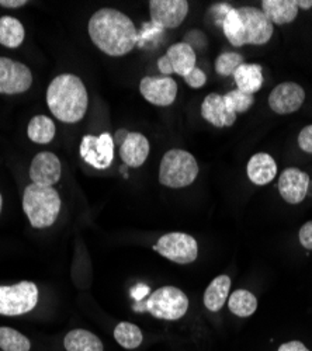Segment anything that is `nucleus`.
<instances>
[{"instance_id": "1", "label": "nucleus", "mask_w": 312, "mask_h": 351, "mask_svg": "<svg viewBox=\"0 0 312 351\" xmlns=\"http://www.w3.org/2000/svg\"><path fill=\"white\" fill-rule=\"evenodd\" d=\"M88 32L93 44L110 56H124L136 44V28L132 20L116 9L97 10L89 20Z\"/></svg>"}, {"instance_id": "2", "label": "nucleus", "mask_w": 312, "mask_h": 351, "mask_svg": "<svg viewBox=\"0 0 312 351\" xmlns=\"http://www.w3.org/2000/svg\"><path fill=\"white\" fill-rule=\"evenodd\" d=\"M48 108L56 120L67 124L79 123L88 111L89 96L80 77L64 73L56 76L47 90Z\"/></svg>"}, {"instance_id": "3", "label": "nucleus", "mask_w": 312, "mask_h": 351, "mask_svg": "<svg viewBox=\"0 0 312 351\" xmlns=\"http://www.w3.org/2000/svg\"><path fill=\"white\" fill-rule=\"evenodd\" d=\"M221 27L230 44L237 48L243 45H265L274 33V25L262 9L253 6L231 8Z\"/></svg>"}, {"instance_id": "4", "label": "nucleus", "mask_w": 312, "mask_h": 351, "mask_svg": "<svg viewBox=\"0 0 312 351\" xmlns=\"http://www.w3.org/2000/svg\"><path fill=\"white\" fill-rule=\"evenodd\" d=\"M23 208L33 228L51 226L61 211V197L53 187L27 186L23 195Z\"/></svg>"}, {"instance_id": "5", "label": "nucleus", "mask_w": 312, "mask_h": 351, "mask_svg": "<svg viewBox=\"0 0 312 351\" xmlns=\"http://www.w3.org/2000/svg\"><path fill=\"white\" fill-rule=\"evenodd\" d=\"M198 170V163L190 152L170 149L160 160L159 183L169 189H183L194 183Z\"/></svg>"}, {"instance_id": "6", "label": "nucleus", "mask_w": 312, "mask_h": 351, "mask_svg": "<svg viewBox=\"0 0 312 351\" xmlns=\"http://www.w3.org/2000/svg\"><path fill=\"white\" fill-rule=\"evenodd\" d=\"M189 309V298L176 287H162L145 301L134 305L135 312H151L152 316L163 320H178L186 315Z\"/></svg>"}, {"instance_id": "7", "label": "nucleus", "mask_w": 312, "mask_h": 351, "mask_svg": "<svg viewBox=\"0 0 312 351\" xmlns=\"http://www.w3.org/2000/svg\"><path fill=\"white\" fill-rule=\"evenodd\" d=\"M38 302V288L34 282L21 281L0 287V315L19 316L30 312Z\"/></svg>"}, {"instance_id": "8", "label": "nucleus", "mask_w": 312, "mask_h": 351, "mask_svg": "<svg viewBox=\"0 0 312 351\" xmlns=\"http://www.w3.org/2000/svg\"><path fill=\"white\" fill-rule=\"evenodd\" d=\"M154 249L167 260L178 263V265H189L198 256L197 241L180 232L166 233L158 241Z\"/></svg>"}, {"instance_id": "9", "label": "nucleus", "mask_w": 312, "mask_h": 351, "mask_svg": "<svg viewBox=\"0 0 312 351\" xmlns=\"http://www.w3.org/2000/svg\"><path fill=\"white\" fill-rule=\"evenodd\" d=\"M79 154L92 167L99 170L107 169L115 159V141L108 132L99 136L86 135L82 139Z\"/></svg>"}, {"instance_id": "10", "label": "nucleus", "mask_w": 312, "mask_h": 351, "mask_svg": "<svg viewBox=\"0 0 312 351\" xmlns=\"http://www.w3.org/2000/svg\"><path fill=\"white\" fill-rule=\"evenodd\" d=\"M33 84V73L24 64L0 56V95H20Z\"/></svg>"}, {"instance_id": "11", "label": "nucleus", "mask_w": 312, "mask_h": 351, "mask_svg": "<svg viewBox=\"0 0 312 351\" xmlns=\"http://www.w3.org/2000/svg\"><path fill=\"white\" fill-rule=\"evenodd\" d=\"M143 97L154 106L167 107L178 96V83L170 76H145L139 83Z\"/></svg>"}, {"instance_id": "12", "label": "nucleus", "mask_w": 312, "mask_h": 351, "mask_svg": "<svg viewBox=\"0 0 312 351\" xmlns=\"http://www.w3.org/2000/svg\"><path fill=\"white\" fill-rule=\"evenodd\" d=\"M269 107L280 115L298 111L305 101V90L298 83L285 82L277 84L269 95Z\"/></svg>"}, {"instance_id": "13", "label": "nucleus", "mask_w": 312, "mask_h": 351, "mask_svg": "<svg viewBox=\"0 0 312 351\" xmlns=\"http://www.w3.org/2000/svg\"><path fill=\"white\" fill-rule=\"evenodd\" d=\"M148 5L152 23L162 28L179 27L190 9L186 0H151Z\"/></svg>"}, {"instance_id": "14", "label": "nucleus", "mask_w": 312, "mask_h": 351, "mask_svg": "<svg viewBox=\"0 0 312 351\" xmlns=\"http://www.w3.org/2000/svg\"><path fill=\"white\" fill-rule=\"evenodd\" d=\"M311 179L308 173L297 169L289 167L283 170L278 179V193L286 202L300 204L308 195Z\"/></svg>"}, {"instance_id": "15", "label": "nucleus", "mask_w": 312, "mask_h": 351, "mask_svg": "<svg viewBox=\"0 0 312 351\" xmlns=\"http://www.w3.org/2000/svg\"><path fill=\"white\" fill-rule=\"evenodd\" d=\"M62 166L55 154L41 152L38 154L30 166V178L33 184L52 187L61 179Z\"/></svg>"}, {"instance_id": "16", "label": "nucleus", "mask_w": 312, "mask_h": 351, "mask_svg": "<svg viewBox=\"0 0 312 351\" xmlns=\"http://www.w3.org/2000/svg\"><path fill=\"white\" fill-rule=\"evenodd\" d=\"M237 112L226 104L222 95L211 93L202 103V117L217 128L232 127L237 121Z\"/></svg>"}, {"instance_id": "17", "label": "nucleus", "mask_w": 312, "mask_h": 351, "mask_svg": "<svg viewBox=\"0 0 312 351\" xmlns=\"http://www.w3.org/2000/svg\"><path fill=\"white\" fill-rule=\"evenodd\" d=\"M149 156V141L139 132H130L120 146V158L128 167L143 166Z\"/></svg>"}, {"instance_id": "18", "label": "nucleus", "mask_w": 312, "mask_h": 351, "mask_svg": "<svg viewBox=\"0 0 312 351\" xmlns=\"http://www.w3.org/2000/svg\"><path fill=\"white\" fill-rule=\"evenodd\" d=\"M246 173L253 184L266 186L272 183L277 176V163L269 154L261 152L249 159L246 165Z\"/></svg>"}, {"instance_id": "19", "label": "nucleus", "mask_w": 312, "mask_h": 351, "mask_svg": "<svg viewBox=\"0 0 312 351\" xmlns=\"http://www.w3.org/2000/svg\"><path fill=\"white\" fill-rule=\"evenodd\" d=\"M173 73L186 77L195 68V51L186 43L173 44L165 53Z\"/></svg>"}, {"instance_id": "20", "label": "nucleus", "mask_w": 312, "mask_h": 351, "mask_svg": "<svg viewBox=\"0 0 312 351\" xmlns=\"http://www.w3.org/2000/svg\"><path fill=\"white\" fill-rule=\"evenodd\" d=\"M262 12L273 25L290 24L298 16L297 0H263Z\"/></svg>"}, {"instance_id": "21", "label": "nucleus", "mask_w": 312, "mask_h": 351, "mask_svg": "<svg viewBox=\"0 0 312 351\" xmlns=\"http://www.w3.org/2000/svg\"><path fill=\"white\" fill-rule=\"evenodd\" d=\"M237 83V89L253 95L258 93L263 86V69L258 64H242L232 75Z\"/></svg>"}, {"instance_id": "22", "label": "nucleus", "mask_w": 312, "mask_h": 351, "mask_svg": "<svg viewBox=\"0 0 312 351\" xmlns=\"http://www.w3.org/2000/svg\"><path fill=\"white\" fill-rule=\"evenodd\" d=\"M230 288H231V278L228 276H218L214 278L208 288L204 292V305L211 312H218L226 298L230 297Z\"/></svg>"}, {"instance_id": "23", "label": "nucleus", "mask_w": 312, "mask_h": 351, "mask_svg": "<svg viewBox=\"0 0 312 351\" xmlns=\"http://www.w3.org/2000/svg\"><path fill=\"white\" fill-rule=\"evenodd\" d=\"M67 351H103V343L100 339L83 329L71 330L65 337Z\"/></svg>"}, {"instance_id": "24", "label": "nucleus", "mask_w": 312, "mask_h": 351, "mask_svg": "<svg viewBox=\"0 0 312 351\" xmlns=\"http://www.w3.org/2000/svg\"><path fill=\"white\" fill-rule=\"evenodd\" d=\"M24 36V27L20 20L10 16L0 17V44L8 48H19Z\"/></svg>"}, {"instance_id": "25", "label": "nucleus", "mask_w": 312, "mask_h": 351, "mask_svg": "<svg viewBox=\"0 0 312 351\" xmlns=\"http://www.w3.org/2000/svg\"><path fill=\"white\" fill-rule=\"evenodd\" d=\"M27 134H28V138H30L33 142L45 145L55 138L56 127L49 117L36 115L32 119L30 124H28Z\"/></svg>"}, {"instance_id": "26", "label": "nucleus", "mask_w": 312, "mask_h": 351, "mask_svg": "<svg viewBox=\"0 0 312 351\" xmlns=\"http://www.w3.org/2000/svg\"><path fill=\"white\" fill-rule=\"evenodd\" d=\"M228 306L234 315L239 317H248L256 312L258 298L248 289H237L230 297Z\"/></svg>"}, {"instance_id": "27", "label": "nucleus", "mask_w": 312, "mask_h": 351, "mask_svg": "<svg viewBox=\"0 0 312 351\" xmlns=\"http://www.w3.org/2000/svg\"><path fill=\"white\" fill-rule=\"evenodd\" d=\"M115 337L120 346L128 350L136 348L144 339L141 329L134 324H130V322H121L117 325L115 329Z\"/></svg>"}, {"instance_id": "28", "label": "nucleus", "mask_w": 312, "mask_h": 351, "mask_svg": "<svg viewBox=\"0 0 312 351\" xmlns=\"http://www.w3.org/2000/svg\"><path fill=\"white\" fill-rule=\"evenodd\" d=\"M30 340L12 328H0V348L3 351H30Z\"/></svg>"}, {"instance_id": "29", "label": "nucleus", "mask_w": 312, "mask_h": 351, "mask_svg": "<svg viewBox=\"0 0 312 351\" xmlns=\"http://www.w3.org/2000/svg\"><path fill=\"white\" fill-rule=\"evenodd\" d=\"M245 64L243 56L238 52H222L215 60V72L219 76H231L235 71Z\"/></svg>"}, {"instance_id": "30", "label": "nucleus", "mask_w": 312, "mask_h": 351, "mask_svg": "<svg viewBox=\"0 0 312 351\" xmlns=\"http://www.w3.org/2000/svg\"><path fill=\"white\" fill-rule=\"evenodd\" d=\"M224 99H225L226 104H228L237 114L249 111L250 107L254 103V96L253 95L243 93V92H241L238 89L224 95Z\"/></svg>"}, {"instance_id": "31", "label": "nucleus", "mask_w": 312, "mask_h": 351, "mask_svg": "<svg viewBox=\"0 0 312 351\" xmlns=\"http://www.w3.org/2000/svg\"><path fill=\"white\" fill-rule=\"evenodd\" d=\"M183 79H184V82L190 87H193V89H200V87H203L206 84V82H207L206 73L200 68H197V66Z\"/></svg>"}, {"instance_id": "32", "label": "nucleus", "mask_w": 312, "mask_h": 351, "mask_svg": "<svg viewBox=\"0 0 312 351\" xmlns=\"http://www.w3.org/2000/svg\"><path fill=\"white\" fill-rule=\"evenodd\" d=\"M298 146L304 152L312 154V125H307L301 130L298 135Z\"/></svg>"}, {"instance_id": "33", "label": "nucleus", "mask_w": 312, "mask_h": 351, "mask_svg": "<svg viewBox=\"0 0 312 351\" xmlns=\"http://www.w3.org/2000/svg\"><path fill=\"white\" fill-rule=\"evenodd\" d=\"M300 243L307 250H312V221H308L300 229Z\"/></svg>"}, {"instance_id": "34", "label": "nucleus", "mask_w": 312, "mask_h": 351, "mask_svg": "<svg viewBox=\"0 0 312 351\" xmlns=\"http://www.w3.org/2000/svg\"><path fill=\"white\" fill-rule=\"evenodd\" d=\"M277 351H309L301 341H289V343H285L281 344L280 348Z\"/></svg>"}, {"instance_id": "35", "label": "nucleus", "mask_w": 312, "mask_h": 351, "mask_svg": "<svg viewBox=\"0 0 312 351\" xmlns=\"http://www.w3.org/2000/svg\"><path fill=\"white\" fill-rule=\"evenodd\" d=\"M158 69H159V72L163 75V76H170L173 73V71H172V66H170V64H169V61H167V58L163 55V56H160L159 60H158Z\"/></svg>"}, {"instance_id": "36", "label": "nucleus", "mask_w": 312, "mask_h": 351, "mask_svg": "<svg viewBox=\"0 0 312 351\" xmlns=\"http://www.w3.org/2000/svg\"><path fill=\"white\" fill-rule=\"evenodd\" d=\"M149 292V288L145 287V285H138L134 291H132V297L136 300V302L143 301V298L148 294Z\"/></svg>"}, {"instance_id": "37", "label": "nucleus", "mask_w": 312, "mask_h": 351, "mask_svg": "<svg viewBox=\"0 0 312 351\" xmlns=\"http://www.w3.org/2000/svg\"><path fill=\"white\" fill-rule=\"evenodd\" d=\"M24 5H27V0H0V6L9 9H17Z\"/></svg>"}, {"instance_id": "38", "label": "nucleus", "mask_w": 312, "mask_h": 351, "mask_svg": "<svg viewBox=\"0 0 312 351\" xmlns=\"http://www.w3.org/2000/svg\"><path fill=\"white\" fill-rule=\"evenodd\" d=\"M128 134H130V131H127V130H119V131L116 132V135L112 136V141H115V145L121 146L123 142L127 139Z\"/></svg>"}, {"instance_id": "39", "label": "nucleus", "mask_w": 312, "mask_h": 351, "mask_svg": "<svg viewBox=\"0 0 312 351\" xmlns=\"http://www.w3.org/2000/svg\"><path fill=\"white\" fill-rule=\"evenodd\" d=\"M297 6H298V9L309 10V9H312V0H297Z\"/></svg>"}, {"instance_id": "40", "label": "nucleus", "mask_w": 312, "mask_h": 351, "mask_svg": "<svg viewBox=\"0 0 312 351\" xmlns=\"http://www.w3.org/2000/svg\"><path fill=\"white\" fill-rule=\"evenodd\" d=\"M308 195H312V183H309V187H308Z\"/></svg>"}, {"instance_id": "41", "label": "nucleus", "mask_w": 312, "mask_h": 351, "mask_svg": "<svg viewBox=\"0 0 312 351\" xmlns=\"http://www.w3.org/2000/svg\"><path fill=\"white\" fill-rule=\"evenodd\" d=\"M2 206H3V199H2V194H0V211H2Z\"/></svg>"}]
</instances>
